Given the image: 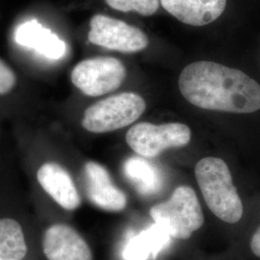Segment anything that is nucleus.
I'll return each instance as SVG.
<instances>
[{
  "mask_svg": "<svg viewBox=\"0 0 260 260\" xmlns=\"http://www.w3.org/2000/svg\"><path fill=\"white\" fill-rule=\"evenodd\" d=\"M43 250L48 260H93L87 242L75 229L63 223L47 229L43 239Z\"/></svg>",
  "mask_w": 260,
  "mask_h": 260,
  "instance_id": "6e6552de",
  "label": "nucleus"
},
{
  "mask_svg": "<svg viewBox=\"0 0 260 260\" xmlns=\"http://www.w3.org/2000/svg\"><path fill=\"white\" fill-rule=\"evenodd\" d=\"M86 192L93 205L103 210L119 212L125 208V194L112 181L108 171L101 164L89 161L84 167Z\"/></svg>",
  "mask_w": 260,
  "mask_h": 260,
  "instance_id": "1a4fd4ad",
  "label": "nucleus"
},
{
  "mask_svg": "<svg viewBox=\"0 0 260 260\" xmlns=\"http://www.w3.org/2000/svg\"><path fill=\"white\" fill-rule=\"evenodd\" d=\"M88 40L93 45L122 53H135L149 46L147 35L128 23L105 15H94Z\"/></svg>",
  "mask_w": 260,
  "mask_h": 260,
  "instance_id": "0eeeda50",
  "label": "nucleus"
},
{
  "mask_svg": "<svg viewBox=\"0 0 260 260\" xmlns=\"http://www.w3.org/2000/svg\"><path fill=\"white\" fill-rule=\"evenodd\" d=\"M112 9L123 13L136 12L142 16H152L159 8V0H105Z\"/></svg>",
  "mask_w": 260,
  "mask_h": 260,
  "instance_id": "dca6fc26",
  "label": "nucleus"
},
{
  "mask_svg": "<svg viewBox=\"0 0 260 260\" xmlns=\"http://www.w3.org/2000/svg\"><path fill=\"white\" fill-rule=\"evenodd\" d=\"M122 170L127 180L142 195H152L160 190L162 185L161 174L148 160L132 156L125 160Z\"/></svg>",
  "mask_w": 260,
  "mask_h": 260,
  "instance_id": "4468645a",
  "label": "nucleus"
},
{
  "mask_svg": "<svg viewBox=\"0 0 260 260\" xmlns=\"http://www.w3.org/2000/svg\"><path fill=\"white\" fill-rule=\"evenodd\" d=\"M126 70L120 60L113 57L86 59L75 66L72 82L88 96H101L121 86Z\"/></svg>",
  "mask_w": 260,
  "mask_h": 260,
  "instance_id": "423d86ee",
  "label": "nucleus"
},
{
  "mask_svg": "<svg viewBox=\"0 0 260 260\" xmlns=\"http://www.w3.org/2000/svg\"><path fill=\"white\" fill-rule=\"evenodd\" d=\"M171 236L158 223L131 237L125 244L122 257L125 260L156 258L158 253L167 247Z\"/></svg>",
  "mask_w": 260,
  "mask_h": 260,
  "instance_id": "ddd939ff",
  "label": "nucleus"
},
{
  "mask_svg": "<svg viewBox=\"0 0 260 260\" xmlns=\"http://www.w3.org/2000/svg\"><path fill=\"white\" fill-rule=\"evenodd\" d=\"M146 110V102L138 93H119L89 106L84 113L82 125L93 133L121 129L138 120Z\"/></svg>",
  "mask_w": 260,
  "mask_h": 260,
  "instance_id": "20e7f679",
  "label": "nucleus"
},
{
  "mask_svg": "<svg viewBox=\"0 0 260 260\" xmlns=\"http://www.w3.org/2000/svg\"><path fill=\"white\" fill-rule=\"evenodd\" d=\"M178 87L199 108L247 114L260 109V85L239 70L200 61L184 68Z\"/></svg>",
  "mask_w": 260,
  "mask_h": 260,
  "instance_id": "f257e3e1",
  "label": "nucleus"
},
{
  "mask_svg": "<svg viewBox=\"0 0 260 260\" xmlns=\"http://www.w3.org/2000/svg\"><path fill=\"white\" fill-rule=\"evenodd\" d=\"M150 216L171 237L187 240L200 230L205 217L194 189L179 186L171 198L151 207Z\"/></svg>",
  "mask_w": 260,
  "mask_h": 260,
  "instance_id": "7ed1b4c3",
  "label": "nucleus"
},
{
  "mask_svg": "<svg viewBox=\"0 0 260 260\" xmlns=\"http://www.w3.org/2000/svg\"><path fill=\"white\" fill-rule=\"evenodd\" d=\"M28 247L24 231L18 220L0 218V260H23Z\"/></svg>",
  "mask_w": 260,
  "mask_h": 260,
  "instance_id": "2eb2a0df",
  "label": "nucleus"
},
{
  "mask_svg": "<svg viewBox=\"0 0 260 260\" xmlns=\"http://www.w3.org/2000/svg\"><path fill=\"white\" fill-rule=\"evenodd\" d=\"M17 83V76L12 69L0 59V94L10 93Z\"/></svg>",
  "mask_w": 260,
  "mask_h": 260,
  "instance_id": "f3484780",
  "label": "nucleus"
},
{
  "mask_svg": "<svg viewBox=\"0 0 260 260\" xmlns=\"http://www.w3.org/2000/svg\"><path fill=\"white\" fill-rule=\"evenodd\" d=\"M195 176L211 212L225 223L239 222L243 216V204L223 159L203 158L196 165Z\"/></svg>",
  "mask_w": 260,
  "mask_h": 260,
  "instance_id": "f03ea898",
  "label": "nucleus"
},
{
  "mask_svg": "<svg viewBox=\"0 0 260 260\" xmlns=\"http://www.w3.org/2000/svg\"><path fill=\"white\" fill-rule=\"evenodd\" d=\"M37 179L42 188L58 205L75 210L81 204L79 193L68 171L61 165L48 162L38 170Z\"/></svg>",
  "mask_w": 260,
  "mask_h": 260,
  "instance_id": "9d476101",
  "label": "nucleus"
},
{
  "mask_svg": "<svg viewBox=\"0 0 260 260\" xmlns=\"http://www.w3.org/2000/svg\"><path fill=\"white\" fill-rule=\"evenodd\" d=\"M127 145L142 157H156L171 148H181L189 144L191 130L183 123L169 122L153 124L140 122L125 135Z\"/></svg>",
  "mask_w": 260,
  "mask_h": 260,
  "instance_id": "39448f33",
  "label": "nucleus"
},
{
  "mask_svg": "<svg viewBox=\"0 0 260 260\" xmlns=\"http://www.w3.org/2000/svg\"><path fill=\"white\" fill-rule=\"evenodd\" d=\"M251 249L256 256L260 257V226L251 237Z\"/></svg>",
  "mask_w": 260,
  "mask_h": 260,
  "instance_id": "a211bd4d",
  "label": "nucleus"
},
{
  "mask_svg": "<svg viewBox=\"0 0 260 260\" xmlns=\"http://www.w3.org/2000/svg\"><path fill=\"white\" fill-rule=\"evenodd\" d=\"M15 41L19 46L34 49L48 59L59 60L67 54L65 42L37 19H30L19 25L15 32Z\"/></svg>",
  "mask_w": 260,
  "mask_h": 260,
  "instance_id": "9b49d317",
  "label": "nucleus"
},
{
  "mask_svg": "<svg viewBox=\"0 0 260 260\" xmlns=\"http://www.w3.org/2000/svg\"><path fill=\"white\" fill-rule=\"evenodd\" d=\"M160 3L176 19L192 26L213 22L226 6V0H160Z\"/></svg>",
  "mask_w": 260,
  "mask_h": 260,
  "instance_id": "f8f14e48",
  "label": "nucleus"
}]
</instances>
